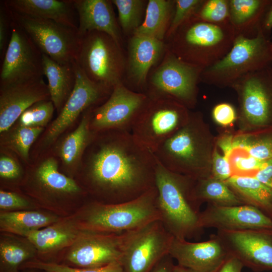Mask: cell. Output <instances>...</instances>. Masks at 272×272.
Segmentation results:
<instances>
[{
    "label": "cell",
    "instance_id": "6da1fadb",
    "mask_svg": "<svg viewBox=\"0 0 272 272\" xmlns=\"http://www.w3.org/2000/svg\"><path fill=\"white\" fill-rule=\"evenodd\" d=\"M90 150L86 173L93 192L116 203L134 199L155 186L156 159L131 132H100Z\"/></svg>",
    "mask_w": 272,
    "mask_h": 272
},
{
    "label": "cell",
    "instance_id": "7a4b0ae2",
    "mask_svg": "<svg viewBox=\"0 0 272 272\" xmlns=\"http://www.w3.org/2000/svg\"><path fill=\"white\" fill-rule=\"evenodd\" d=\"M216 137L200 111L190 112L188 120L153 153L173 172L195 180L211 176Z\"/></svg>",
    "mask_w": 272,
    "mask_h": 272
},
{
    "label": "cell",
    "instance_id": "3957f363",
    "mask_svg": "<svg viewBox=\"0 0 272 272\" xmlns=\"http://www.w3.org/2000/svg\"><path fill=\"white\" fill-rule=\"evenodd\" d=\"M156 161L155 186L160 220L175 238L187 240L197 237L202 231L199 225L201 204L194 195L195 180L171 171Z\"/></svg>",
    "mask_w": 272,
    "mask_h": 272
},
{
    "label": "cell",
    "instance_id": "277c9868",
    "mask_svg": "<svg viewBox=\"0 0 272 272\" xmlns=\"http://www.w3.org/2000/svg\"><path fill=\"white\" fill-rule=\"evenodd\" d=\"M236 36L230 24H214L193 15L168 38L167 50L180 60L204 69L228 52Z\"/></svg>",
    "mask_w": 272,
    "mask_h": 272
},
{
    "label": "cell",
    "instance_id": "5b68a950",
    "mask_svg": "<svg viewBox=\"0 0 272 272\" xmlns=\"http://www.w3.org/2000/svg\"><path fill=\"white\" fill-rule=\"evenodd\" d=\"M271 42L259 30L253 37L236 36L228 52L202 70L200 82L220 88H231L242 77L272 66Z\"/></svg>",
    "mask_w": 272,
    "mask_h": 272
},
{
    "label": "cell",
    "instance_id": "8992f818",
    "mask_svg": "<svg viewBox=\"0 0 272 272\" xmlns=\"http://www.w3.org/2000/svg\"><path fill=\"white\" fill-rule=\"evenodd\" d=\"M157 196L155 186L130 201L116 203L94 202L85 211L84 229L101 233L121 234L160 220L157 207Z\"/></svg>",
    "mask_w": 272,
    "mask_h": 272
},
{
    "label": "cell",
    "instance_id": "52a82bcc",
    "mask_svg": "<svg viewBox=\"0 0 272 272\" xmlns=\"http://www.w3.org/2000/svg\"><path fill=\"white\" fill-rule=\"evenodd\" d=\"M239 104V132L272 128V66L249 73L231 87Z\"/></svg>",
    "mask_w": 272,
    "mask_h": 272
},
{
    "label": "cell",
    "instance_id": "ba28073f",
    "mask_svg": "<svg viewBox=\"0 0 272 272\" xmlns=\"http://www.w3.org/2000/svg\"><path fill=\"white\" fill-rule=\"evenodd\" d=\"M75 62L96 84L113 89L122 83L125 60L121 47L106 33L93 31L81 37Z\"/></svg>",
    "mask_w": 272,
    "mask_h": 272
},
{
    "label": "cell",
    "instance_id": "9c48e42d",
    "mask_svg": "<svg viewBox=\"0 0 272 272\" xmlns=\"http://www.w3.org/2000/svg\"><path fill=\"white\" fill-rule=\"evenodd\" d=\"M190 112L173 99L148 96L131 133L140 144L154 153L185 124Z\"/></svg>",
    "mask_w": 272,
    "mask_h": 272
},
{
    "label": "cell",
    "instance_id": "30bf717a",
    "mask_svg": "<svg viewBox=\"0 0 272 272\" xmlns=\"http://www.w3.org/2000/svg\"><path fill=\"white\" fill-rule=\"evenodd\" d=\"M5 8L10 19L24 30L42 54L61 64H72L76 60L81 39L77 30Z\"/></svg>",
    "mask_w": 272,
    "mask_h": 272
},
{
    "label": "cell",
    "instance_id": "8fae6325",
    "mask_svg": "<svg viewBox=\"0 0 272 272\" xmlns=\"http://www.w3.org/2000/svg\"><path fill=\"white\" fill-rule=\"evenodd\" d=\"M164 60L153 74L146 94L173 99L189 110L197 102L202 69L187 63L166 50Z\"/></svg>",
    "mask_w": 272,
    "mask_h": 272
},
{
    "label": "cell",
    "instance_id": "7c38bea8",
    "mask_svg": "<svg viewBox=\"0 0 272 272\" xmlns=\"http://www.w3.org/2000/svg\"><path fill=\"white\" fill-rule=\"evenodd\" d=\"M174 238L160 220L130 231L120 261L124 272H150L169 254Z\"/></svg>",
    "mask_w": 272,
    "mask_h": 272
},
{
    "label": "cell",
    "instance_id": "4fadbf2b",
    "mask_svg": "<svg viewBox=\"0 0 272 272\" xmlns=\"http://www.w3.org/2000/svg\"><path fill=\"white\" fill-rule=\"evenodd\" d=\"M148 96L132 91L123 83L114 86L107 100L90 112V128L94 133L119 130L131 132Z\"/></svg>",
    "mask_w": 272,
    "mask_h": 272
},
{
    "label": "cell",
    "instance_id": "5bb4252c",
    "mask_svg": "<svg viewBox=\"0 0 272 272\" xmlns=\"http://www.w3.org/2000/svg\"><path fill=\"white\" fill-rule=\"evenodd\" d=\"M10 21L11 36L1 67V87L44 76L42 52L17 23Z\"/></svg>",
    "mask_w": 272,
    "mask_h": 272
},
{
    "label": "cell",
    "instance_id": "9a60e30c",
    "mask_svg": "<svg viewBox=\"0 0 272 272\" xmlns=\"http://www.w3.org/2000/svg\"><path fill=\"white\" fill-rule=\"evenodd\" d=\"M228 254L256 272L272 270V229L217 231Z\"/></svg>",
    "mask_w": 272,
    "mask_h": 272
},
{
    "label": "cell",
    "instance_id": "2e32d148",
    "mask_svg": "<svg viewBox=\"0 0 272 272\" xmlns=\"http://www.w3.org/2000/svg\"><path fill=\"white\" fill-rule=\"evenodd\" d=\"M130 232L112 234L85 230L72 245L67 259L81 268L98 267L120 262Z\"/></svg>",
    "mask_w": 272,
    "mask_h": 272
},
{
    "label": "cell",
    "instance_id": "e0dca14e",
    "mask_svg": "<svg viewBox=\"0 0 272 272\" xmlns=\"http://www.w3.org/2000/svg\"><path fill=\"white\" fill-rule=\"evenodd\" d=\"M76 81L74 88L56 118L47 130L44 144L49 145L67 129L81 113L110 95L112 89L91 81L74 61Z\"/></svg>",
    "mask_w": 272,
    "mask_h": 272
},
{
    "label": "cell",
    "instance_id": "ac0fdd59",
    "mask_svg": "<svg viewBox=\"0 0 272 272\" xmlns=\"http://www.w3.org/2000/svg\"><path fill=\"white\" fill-rule=\"evenodd\" d=\"M50 99L43 77L1 87L0 132L7 131L34 104Z\"/></svg>",
    "mask_w": 272,
    "mask_h": 272
},
{
    "label": "cell",
    "instance_id": "d6986e66",
    "mask_svg": "<svg viewBox=\"0 0 272 272\" xmlns=\"http://www.w3.org/2000/svg\"><path fill=\"white\" fill-rule=\"evenodd\" d=\"M201 229L213 228L217 231L272 229V219L249 205L214 206L208 205L200 212Z\"/></svg>",
    "mask_w": 272,
    "mask_h": 272
},
{
    "label": "cell",
    "instance_id": "ffe728a7",
    "mask_svg": "<svg viewBox=\"0 0 272 272\" xmlns=\"http://www.w3.org/2000/svg\"><path fill=\"white\" fill-rule=\"evenodd\" d=\"M169 255L178 264L197 272H217L230 256L216 234L200 242L174 238Z\"/></svg>",
    "mask_w": 272,
    "mask_h": 272
},
{
    "label": "cell",
    "instance_id": "44dd1931",
    "mask_svg": "<svg viewBox=\"0 0 272 272\" xmlns=\"http://www.w3.org/2000/svg\"><path fill=\"white\" fill-rule=\"evenodd\" d=\"M73 3L78 16L77 31L81 37L91 31L102 32L121 47V34L111 1L73 0Z\"/></svg>",
    "mask_w": 272,
    "mask_h": 272
},
{
    "label": "cell",
    "instance_id": "7402d4cb",
    "mask_svg": "<svg viewBox=\"0 0 272 272\" xmlns=\"http://www.w3.org/2000/svg\"><path fill=\"white\" fill-rule=\"evenodd\" d=\"M3 3L14 12L52 20L78 30L73 0H7Z\"/></svg>",
    "mask_w": 272,
    "mask_h": 272
},
{
    "label": "cell",
    "instance_id": "603a6c76",
    "mask_svg": "<svg viewBox=\"0 0 272 272\" xmlns=\"http://www.w3.org/2000/svg\"><path fill=\"white\" fill-rule=\"evenodd\" d=\"M164 49L163 41L133 34L129 43L128 72L138 88H144L150 68L158 60Z\"/></svg>",
    "mask_w": 272,
    "mask_h": 272
},
{
    "label": "cell",
    "instance_id": "cb8c5ba5",
    "mask_svg": "<svg viewBox=\"0 0 272 272\" xmlns=\"http://www.w3.org/2000/svg\"><path fill=\"white\" fill-rule=\"evenodd\" d=\"M43 75L48 80L50 99L60 112L71 94L76 81L74 62L61 64L42 54Z\"/></svg>",
    "mask_w": 272,
    "mask_h": 272
},
{
    "label": "cell",
    "instance_id": "d4e9b609",
    "mask_svg": "<svg viewBox=\"0 0 272 272\" xmlns=\"http://www.w3.org/2000/svg\"><path fill=\"white\" fill-rule=\"evenodd\" d=\"M271 0H229V21L236 35L255 36Z\"/></svg>",
    "mask_w": 272,
    "mask_h": 272
},
{
    "label": "cell",
    "instance_id": "484cf974",
    "mask_svg": "<svg viewBox=\"0 0 272 272\" xmlns=\"http://www.w3.org/2000/svg\"><path fill=\"white\" fill-rule=\"evenodd\" d=\"M225 182L244 205L256 208L272 219V188L254 176L234 175Z\"/></svg>",
    "mask_w": 272,
    "mask_h": 272
},
{
    "label": "cell",
    "instance_id": "4316f807",
    "mask_svg": "<svg viewBox=\"0 0 272 272\" xmlns=\"http://www.w3.org/2000/svg\"><path fill=\"white\" fill-rule=\"evenodd\" d=\"M81 232L71 221L57 222L44 228L33 231L25 237L41 252L55 251L72 245Z\"/></svg>",
    "mask_w": 272,
    "mask_h": 272
},
{
    "label": "cell",
    "instance_id": "83f0119b",
    "mask_svg": "<svg viewBox=\"0 0 272 272\" xmlns=\"http://www.w3.org/2000/svg\"><path fill=\"white\" fill-rule=\"evenodd\" d=\"M175 1L149 0L145 17L133 34L151 37L163 41L172 21Z\"/></svg>",
    "mask_w": 272,
    "mask_h": 272
},
{
    "label": "cell",
    "instance_id": "f1b7e54d",
    "mask_svg": "<svg viewBox=\"0 0 272 272\" xmlns=\"http://www.w3.org/2000/svg\"><path fill=\"white\" fill-rule=\"evenodd\" d=\"M58 218L51 215L36 211H15L0 215L1 230L25 236L29 232L51 225Z\"/></svg>",
    "mask_w": 272,
    "mask_h": 272
},
{
    "label": "cell",
    "instance_id": "f546056e",
    "mask_svg": "<svg viewBox=\"0 0 272 272\" xmlns=\"http://www.w3.org/2000/svg\"><path fill=\"white\" fill-rule=\"evenodd\" d=\"M92 109L87 110L77 128L65 138L59 147V156L66 166H74L80 161L94 137L95 133L90 125Z\"/></svg>",
    "mask_w": 272,
    "mask_h": 272
},
{
    "label": "cell",
    "instance_id": "4dcf8cb0",
    "mask_svg": "<svg viewBox=\"0 0 272 272\" xmlns=\"http://www.w3.org/2000/svg\"><path fill=\"white\" fill-rule=\"evenodd\" d=\"M194 195L201 204L214 206H232L244 205L225 181L210 176L195 180Z\"/></svg>",
    "mask_w": 272,
    "mask_h": 272
},
{
    "label": "cell",
    "instance_id": "1f68e13d",
    "mask_svg": "<svg viewBox=\"0 0 272 272\" xmlns=\"http://www.w3.org/2000/svg\"><path fill=\"white\" fill-rule=\"evenodd\" d=\"M236 147L244 149L258 160L272 159V128L247 133L234 131L233 148Z\"/></svg>",
    "mask_w": 272,
    "mask_h": 272
},
{
    "label": "cell",
    "instance_id": "d6a6232c",
    "mask_svg": "<svg viewBox=\"0 0 272 272\" xmlns=\"http://www.w3.org/2000/svg\"><path fill=\"white\" fill-rule=\"evenodd\" d=\"M13 238H3L0 242V263L2 272H16L24 262L30 259L35 247Z\"/></svg>",
    "mask_w": 272,
    "mask_h": 272
},
{
    "label": "cell",
    "instance_id": "836d02e7",
    "mask_svg": "<svg viewBox=\"0 0 272 272\" xmlns=\"http://www.w3.org/2000/svg\"><path fill=\"white\" fill-rule=\"evenodd\" d=\"M57 163L53 158L45 160L38 167L36 175L39 182L47 189L58 192L75 193L80 190L72 179L58 171Z\"/></svg>",
    "mask_w": 272,
    "mask_h": 272
},
{
    "label": "cell",
    "instance_id": "e575fe53",
    "mask_svg": "<svg viewBox=\"0 0 272 272\" xmlns=\"http://www.w3.org/2000/svg\"><path fill=\"white\" fill-rule=\"evenodd\" d=\"M117 8L118 20L122 30L127 33L134 31L142 24L144 10L147 1L143 0H113Z\"/></svg>",
    "mask_w": 272,
    "mask_h": 272
},
{
    "label": "cell",
    "instance_id": "d590c367",
    "mask_svg": "<svg viewBox=\"0 0 272 272\" xmlns=\"http://www.w3.org/2000/svg\"><path fill=\"white\" fill-rule=\"evenodd\" d=\"M227 158L232 176H254L265 162L256 159L244 149L237 147L233 148Z\"/></svg>",
    "mask_w": 272,
    "mask_h": 272
},
{
    "label": "cell",
    "instance_id": "8d00e7d4",
    "mask_svg": "<svg viewBox=\"0 0 272 272\" xmlns=\"http://www.w3.org/2000/svg\"><path fill=\"white\" fill-rule=\"evenodd\" d=\"M54 108L50 100L38 102L21 114L18 119L19 126L43 127L51 119Z\"/></svg>",
    "mask_w": 272,
    "mask_h": 272
},
{
    "label": "cell",
    "instance_id": "74e56055",
    "mask_svg": "<svg viewBox=\"0 0 272 272\" xmlns=\"http://www.w3.org/2000/svg\"><path fill=\"white\" fill-rule=\"evenodd\" d=\"M194 16L214 24H230L229 0H203Z\"/></svg>",
    "mask_w": 272,
    "mask_h": 272
},
{
    "label": "cell",
    "instance_id": "f35d334b",
    "mask_svg": "<svg viewBox=\"0 0 272 272\" xmlns=\"http://www.w3.org/2000/svg\"><path fill=\"white\" fill-rule=\"evenodd\" d=\"M26 267L44 270L46 272H124L120 262H115L105 266L93 268H77L54 262L33 260L25 263Z\"/></svg>",
    "mask_w": 272,
    "mask_h": 272
},
{
    "label": "cell",
    "instance_id": "ab89813d",
    "mask_svg": "<svg viewBox=\"0 0 272 272\" xmlns=\"http://www.w3.org/2000/svg\"><path fill=\"white\" fill-rule=\"evenodd\" d=\"M42 130L41 127L19 126L12 133L10 144L23 158L27 159L30 147Z\"/></svg>",
    "mask_w": 272,
    "mask_h": 272
},
{
    "label": "cell",
    "instance_id": "60d3db41",
    "mask_svg": "<svg viewBox=\"0 0 272 272\" xmlns=\"http://www.w3.org/2000/svg\"><path fill=\"white\" fill-rule=\"evenodd\" d=\"M203 2V0H175L173 15L166 37H171L182 23L193 16Z\"/></svg>",
    "mask_w": 272,
    "mask_h": 272
},
{
    "label": "cell",
    "instance_id": "b9f144b4",
    "mask_svg": "<svg viewBox=\"0 0 272 272\" xmlns=\"http://www.w3.org/2000/svg\"><path fill=\"white\" fill-rule=\"evenodd\" d=\"M212 114L215 122L224 128L230 127L237 119V113L234 107L227 102L216 105Z\"/></svg>",
    "mask_w": 272,
    "mask_h": 272
},
{
    "label": "cell",
    "instance_id": "7bdbcfd3",
    "mask_svg": "<svg viewBox=\"0 0 272 272\" xmlns=\"http://www.w3.org/2000/svg\"><path fill=\"white\" fill-rule=\"evenodd\" d=\"M211 176L223 181H226L232 176L228 159L219 152L217 146L212 157Z\"/></svg>",
    "mask_w": 272,
    "mask_h": 272
},
{
    "label": "cell",
    "instance_id": "ee69618b",
    "mask_svg": "<svg viewBox=\"0 0 272 272\" xmlns=\"http://www.w3.org/2000/svg\"><path fill=\"white\" fill-rule=\"evenodd\" d=\"M28 205V202L19 195L1 190L0 208L2 210L24 208Z\"/></svg>",
    "mask_w": 272,
    "mask_h": 272
},
{
    "label": "cell",
    "instance_id": "f6af8a7d",
    "mask_svg": "<svg viewBox=\"0 0 272 272\" xmlns=\"http://www.w3.org/2000/svg\"><path fill=\"white\" fill-rule=\"evenodd\" d=\"M19 166L12 158L1 156L0 158V176L3 178L14 179L20 174Z\"/></svg>",
    "mask_w": 272,
    "mask_h": 272
},
{
    "label": "cell",
    "instance_id": "bcb514c9",
    "mask_svg": "<svg viewBox=\"0 0 272 272\" xmlns=\"http://www.w3.org/2000/svg\"><path fill=\"white\" fill-rule=\"evenodd\" d=\"M10 22L9 17L7 10L3 4L1 6L0 10V55L1 58H3L7 46V35L8 22Z\"/></svg>",
    "mask_w": 272,
    "mask_h": 272
},
{
    "label": "cell",
    "instance_id": "7dc6e473",
    "mask_svg": "<svg viewBox=\"0 0 272 272\" xmlns=\"http://www.w3.org/2000/svg\"><path fill=\"white\" fill-rule=\"evenodd\" d=\"M234 131L226 130L216 137V145L220 148L222 154L227 158L233 149Z\"/></svg>",
    "mask_w": 272,
    "mask_h": 272
},
{
    "label": "cell",
    "instance_id": "c3c4849f",
    "mask_svg": "<svg viewBox=\"0 0 272 272\" xmlns=\"http://www.w3.org/2000/svg\"><path fill=\"white\" fill-rule=\"evenodd\" d=\"M258 30L266 37L270 38L272 30V0L262 16Z\"/></svg>",
    "mask_w": 272,
    "mask_h": 272
},
{
    "label": "cell",
    "instance_id": "681fc988",
    "mask_svg": "<svg viewBox=\"0 0 272 272\" xmlns=\"http://www.w3.org/2000/svg\"><path fill=\"white\" fill-rule=\"evenodd\" d=\"M254 177L272 188V159L266 161Z\"/></svg>",
    "mask_w": 272,
    "mask_h": 272
},
{
    "label": "cell",
    "instance_id": "f907efd6",
    "mask_svg": "<svg viewBox=\"0 0 272 272\" xmlns=\"http://www.w3.org/2000/svg\"><path fill=\"white\" fill-rule=\"evenodd\" d=\"M243 267L238 259L230 255L217 272H241Z\"/></svg>",
    "mask_w": 272,
    "mask_h": 272
},
{
    "label": "cell",
    "instance_id": "816d5d0a",
    "mask_svg": "<svg viewBox=\"0 0 272 272\" xmlns=\"http://www.w3.org/2000/svg\"><path fill=\"white\" fill-rule=\"evenodd\" d=\"M173 258L168 254L160 260L150 272H172L174 265Z\"/></svg>",
    "mask_w": 272,
    "mask_h": 272
},
{
    "label": "cell",
    "instance_id": "f5cc1de1",
    "mask_svg": "<svg viewBox=\"0 0 272 272\" xmlns=\"http://www.w3.org/2000/svg\"><path fill=\"white\" fill-rule=\"evenodd\" d=\"M172 272H197L192 269L180 265L179 264H175L173 268Z\"/></svg>",
    "mask_w": 272,
    "mask_h": 272
},
{
    "label": "cell",
    "instance_id": "db71d44e",
    "mask_svg": "<svg viewBox=\"0 0 272 272\" xmlns=\"http://www.w3.org/2000/svg\"><path fill=\"white\" fill-rule=\"evenodd\" d=\"M270 49H271V53H272V40H271V44H270Z\"/></svg>",
    "mask_w": 272,
    "mask_h": 272
},
{
    "label": "cell",
    "instance_id": "11a10c76",
    "mask_svg": "<svg viewBox=\"0 0 272 272\" xmlns=\"http://www.w3.org/2000/svg\"><path fill=\"white\" fill-rule=\"evenodd\" d=\"M270 39H271H271H272V36L270 37Z\"/></svg>",
    "mask_w": 272,
    "mask_h": 272
}]
</instances>
